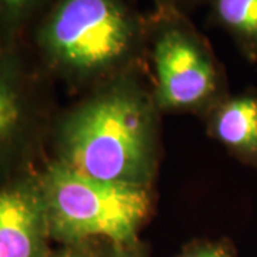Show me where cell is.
Masks as SVG:
<instances>
[{"mask_svg":"<svg viewBox=\"0 0 257 257\" xmlns=\"http://www.w3.org/2000/svg\"><path fill=\"white\" fill-rule=\"evenodd\" d=\"M107 257H143V254L135 248V244H132V246H116V250Z\"/></svg>","mask_w":257,"mask_h":257,"instance_id":"12","label":"cell"},{"mask_svg":"<svg viewBox=\"0 0 257 257\" xmlns=\"http://www.w3.org/2000/svg\"><path fill=\"white\" fill-rule=\"evenodd\" d=\"M157 2L162 5V8H163V9H166V8H170V6L173 5V2H175V0H157Z\"/></svg>","mask_w":257,"mask_h":257,"instance_id":"13","label":"cell"},{"mask_svg":"<svg viewBox=\"0 0 257 257\" xmlns=\"http://www.w3.org/2000/svg\"><path fill=\"white\" fill-rule=\"evenodd\" d=\"M214 132L233 152L257 165L256 93H244L226 101L216 114Z\"/></svg>","mask_w":257,"mask_h":257,"instance_id":"6","label":"cell"},{"mask_svg":"<svg viewBox=\"0 0 257 257\" xmlns=\"http://www.w3.org/2000/svg\"><path fill=\"white\" fill-rule=\"evenodd\" d=\"M180 257H233L226 247L220 244H206L186 251Z\"/></svg>","mask_w":257,"mask_h":257,"instance_id":"10","label":"cell"},{"mask_svg":"<svg viewBox=\"0 0 257 257\" xmlns=\"http://www.w3.org/2000/svg\"><path fill=\"white\" fill-rule=\"evenodd\" d=\"M10 55H0V145L15 133L20 121V101L13 83L15 64Z\"/></svg>","mask_w":257,"mask_h":257,"instance_id":"8","label":"cell"},{"mask_svg":"<svg viewBox=\"0 0 257 257\" xmlns=\"http://www.w3.org/2000/svg\"><path fill=\"white\" fill-rule=\"evenodd\" d=\"M53 0H0V45L12 42L36 13L46 12Z\"/></svg>","mask_w":257,"mask_h":257,"instance_id":"9","label":"cell"},{"mask_svg":"<svg viewBox=\"0 0 257 257\" xmlns=\"http://www.w3.org/2000/svg\"><path fill=\"white\" fill-rule=\"evenodd\" d=\"M217 23L224 28L240 50L257 62V0H211Z\"/></svg>","mask_w":257,"mask_h":257,"instance_id":"7","label":"cell"},{"mask_svg":"<svg viewBox=\"0 0 257 257\" xmlns=\"http://www.w3.org/2000/svg\"><path fill=\"white\" fill-rule=\"evenodd\" d=\"M42 197L28 187L0 190V257H49Z\"/></svg>","mask_w":257,"mask_h":257,"instance_id":"5","label":"cell"},{"mask_svg":"<svg viewBox=\"0 0 257 257\" xmlns=\"http://www.w3.org/2000/svg\"><path fill=\"white\" fill-rule=\"evenodd\" d=\"M49 257H92L87 254L86 251H83L79 246H67L63 250L57 251L56 254H50Z\"/></svg>","mask_w":257,"mask_h":257,"instance_id":"11","label":"cell"},{"mask_svg":"<svg viewBox=\"0 0 257 257\" xmlns=\"http://www.w3.org/2000/svg\"><path fill=\"white\" fill-rule=\"evenodd\" d=\"M142 36V25L123 0H53L35 32L47 63L82 76L124 63Z\"/></svg>","mask_w":257,"mask_h":257,"instance_id":"1","label":"cell"},{"mask_svg":"<svg viewBox=\"0 0 257 257\" xmlns=\"http://www.w3.org/2000/svg\"><path fill=\"white\" fill-rule=\"evenodd\" d=\"M67 165L92 179L139 184L149 162L146 114L135 97L113 93L84 107L66 135Z\"/></svg>","mask_w":257,"mask_h":257,"instance_id":"3","label":"cell"},{"mask_svg":"<svg viewBox=\"0 0 257 257\" xmlns=\"http://www.w3.org/2000/svg\"><path fill=\"white\" fill-rule=\"evenodd\" d=\"M42 200L50 237L66 246H80L92 237L114 246L136 244L150 206L139 184L92 179L67 163L50 169Z\"/></svg>","mask_w":257,"mask_h":257,"instance_id":"2","label":"cell"},{"mask_svg":"<svg viewBox=\"0 0 257 257\" xmlns=\"http://www.w3.org/2000/svg\"><path fill=\"white\" fill-rule=\"evenodd\" d=\"M159 100L166 107H189L216 90L217 69L207 46L182 19L159 22L153 40Z\"/></svg>","mask_w":257,"mask_h":257,"instance_id":"4","label":"cell"}]
</instances>
